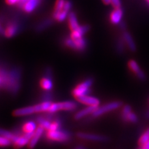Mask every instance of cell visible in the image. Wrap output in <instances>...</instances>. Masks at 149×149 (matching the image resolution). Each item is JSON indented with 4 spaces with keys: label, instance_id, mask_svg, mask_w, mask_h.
<instances>
[{
    "label": "cell",
    "instance_id": "cell-1",
    "mask_svg": "<svg viewBox=\"0 0 149 149\" xmlns=\"http://www.w3.org/2000/svg\"><path fill=\"white\" fill-rule=\"evenodd\" d=\"M52 102L51 101H42L40 103L34 106L19 108L14 111L13 115L16 117H21V116H26L34 113H45V112L47 113Z\"/></svg>",
    "mask_w": 149,
    "mask_h": 149
},
{
    "label": "cell",
    "instance_id": "cell-2",
    "mask_svg": "<svg viewBox=\"0 0 149 149\" xmlns=\"http://www.w3.org/2000/svg\"><path fill=\"white\" fill-rule=\"evenodd\" d=\"M21 70L17 67L9 69L8 85L6 91L12 95H17L21 88Z\"/></svg>",
    "mask_w": 149,
    "mask_h": 149
},
{
    "label": "cell",
    "instance_id": "cell-3",
    "mask_svg": "<svg viewBox=\"0 0 149 149\" xmlns=\"http://www.w3.org/2000/svg\"><path fill=\"white\" fill-rule=\"evenodd\" d=\"M22 29V24L17 18H12L6 22L4 29V36L11 38L19 33Z\"/></svg>",
    "mask_w": 149,
    "mask_h": 149
},
{
    "label": "cell",
    "instance_id": "cell-4",
    "mask_svg": "<svg viewBox=\"0 0 149 149\" xmlns=\"http://www.w3.org/2000/svg\"><path fill=\"white\" fill-rule=\"evenodd\" d=\"M78 108V104L73 101L52 102L47 113L54 114L59 111H73Z\"/></svg>",
    "mask_w": 149,
    "mask_h": 149
},
{
    "label": "cell",
    "instance_id": "cell-5",
    "mask_svg": "<svg viewBox=\"0 0 149 149\" xmlns=\"http://www.w3.org/2000/svg\"><path fill=\"white\" fill-rule=\"evenodd\" d=\"M46 137L50 141L64 143L68 142L71 139V134L67 130L60 128L57 130L48 131Z\"/></svg>",
    "mask_w": 149,
    "mask_h": 149
},
{
    "label": "cell",
    "instance_id": "cell-6",
    "mask_svg": "<svg viewBox=\"0 0 149 149\" xmlns=\"http://www.w3.org/2000/svg\"><path fill=\"white\" fill-rule=\"evenodd\" d=\"M93 83V79L92 78H88L86 80L79 83L74 87L72 91L73 96L78 98L79 97L88 95L90 93V88Z\"/></svg>",
    "mask_w": 149,
    "mask_h": 149
},
{
    "label": "cell",
    "instance_id": "cell-7",
    "mask_svg": "<svg viewBox=\"0 0 149 149\" xmlns=\"http://www.w3.org/2000/svg\"><path fill=\"white\" fill-rule=\"evenodd\" d=\"M121 105H122V102L120 101L110 102L105 105L97 107L96 109L94 111V113L92 114V116L94 118H98L107 113L118 109L119 107L121 106Z\"/></svg>",
    "mask_w": 149,
    "mask_h": 149
},
{
    "label": "cell",
    "instance_id": "cell-8",
    "mask_svg": "<svg viewBox=\"0 0 149 149\" xmlns=\"http://www.w3.org/2000/svg\"><path fill=\"white\" fill-rule=\"evenodd\" d=\"M52 78V70L50 67L46 68L45 70L44 76L41 78L40 81V85L41 88L46 91H50V90H52L54 87Z\"/></svg>",
    "mask_w": 149,
    "mask_h": 149
},
{
    "label": "cell",
    "instance_id": "cell-9",
    "mask_svg": "<svg viewBox=\"0 0 149 149\" xmlns=\"http://www.w3.org/2000/svg\"><path fill=\"white\" fill-rule=\"evenodd\" d=\"M43 0H28L22 4L19 9L26 14H31L38 9Z\"/></svg>",
    "mask_w": 149,
    "mask_h": 149
},
{
    "label": "cell",
    "instance_id": "cell-10",
    "mask_svg": "<svg viewBox=\"0 0 149 149\" xmlns=\"http://www.w3.org/2000/svg\"><path fill=\"white\" fill-rule=\"evenodd\" d=\"M77 136L79 139L86 140V141H90L93 142H106V141H108V138L106 137L94 134L78 132L77 134Z\"/></svg>",
    "mask_w": 149,
    "mask_h": 149
},
{
    "label": "cell",
    "instance_id": "cell-11",
    "mask_svg": "<svg viewBox=\"0 0 149 149\" xmlns=\"http://www.w3.org/2000/svg\"><path fill=\"white\" fill-rule=\"evenodd\" d=\"M78 101L82 104H84L87 106H95V107H98L100 104V101L99 99H97V97H94V96H88V95H85V96H83L81 97H79L78 98H77Z\"/></svg>",
    "mask_w": 149,
    "mask_h": 149
},
{
    "label": "cell",
    "instance_id": "cell-12",
    "mask_svg": "<svg viewBox=\"0 0 149 149\" xmlns=\"http://www.w3.org/2000/svg\"><path fill=\"white\" fill-rule=\"evenodd\" d=\"M128 66L129 68L134 73H136V75L139 79H140V80L142 81L146 80V77L145 73L143 72L141 68L139 66L138 63L135 61V60H130V61L128 62Z\"/></svg>",
    "mask_w": 149,
    "mask_h": 149
},
{
    "label": "cell",
    "instance_id": "cell-13",
    "mask_svg": "<svg viewBox=\"0 0 149 149\" xmlns=\"http://www.w3.org/2000/svg\"><path fill=\"white\" fill-rule=\"evenodd\" d=\"M44 130L45 129L42 127L40 126V125L37 127L36 130L34 132L33 137H32L29 144L27 145L28 148L30 149H33L36 146L37 143H38L39 141V139L42 136V135L44 132Z\"/></svg>",
    "mask_w": 149,
    "mask_h": 149
},
{
    "label": "cell",
    "instance_id": "cell-14",
    "mask_svg": "<svg viewBox=\"0 0 149 149\" xmlns=\"http://www.w3.org/2000/svg\"><path fill=\"white\" fill-rule=\"evenodd\" d=\"M123 17V11L120 8H115L114 10L111 13L110 21L113 24H119L122 21Z\"/></svg>",
    "mask_w": 149,
    "mask_h": 149
},
{
    "label": "cell",
    "instance_id": "cell-15",
    "mask_svg": "<svg viewBox=\"0 0 149 149\" xmlns=\"http://www.w3.org/2000/svg\"><path fill=\"white\" fill-rule=\"evenodd\" d=\"M54 19L52 18H45L44 19L40 21L35 26V31L37 32H40L47 29L50 26H52L54 23Z\"/></svg>",
    "mask_w": 149,
    "mask_h": 149
},
{
    "label": "cell",
    "instance_id": "cell-16",
    "mask_svg": "<svg viewBox=\"0 0 149 149\" xmlns=\"http://www.w3.org/2000/svg\"><path fill=\"white\" fill-rule=\"evenodd\" d=\"M68 26L70 30L73 31L77 29L80 25L79 24L76 13L74 11H70L68 16Z\"/></svg>",
    "mask_w": 149,
    "mask_h": 149
},
{
    "label": "cell",
    "instance_id": "cell-17",
    "mask_svg": "<svg viewBox=\"0 0 149 149\" xmlns=\"http://www.w3.org/2000/svg\"><path fill=\"white\" fill-rule=\"evenodd\" d=\"M30 139L26 137L24 134L17 136L16 138L12 142L14 147L16 148H20L29 144Z\"/></svg>",
    "mask_w": 149,
    "mask_h": 149
},
{
    "label": "cell",
    "instance_id": "cell-18",
    "mask_svg": "<svg viewBox=\"0 0 149 149\" xmlns=\"http://www.w3.org/2000/svg\"><path fill=\"white\" fill-rule=\"evenodd\" d=\"M97 107L95 106H88L86 108H84L80 111H78L74 116V118L75 120H80L83 118L86 117L89 114H93L94 111L96 109Z\"/></svg>",
    "mask_w": 149,
    "mask_h": 149
},
{
    "label": "cell",
    "instance_id": "cell-19",
    "mask_svg": "<svg viewBox=\"0 0 149 149\" xmlns=\"http://www.w3.org/2000/svg\"><path fill=\"white\" fill-rule=\"evenodd\" d=\"M123 38L125 42V44L127 45V47L132 52H134L136 49V45L132 38V36L128 32H124Z\"/></svg>",
    "mask_w": 149,
    "mask_h": 149
},
{
    "label": "cell",
    "instance_id": "cell-20",
    "mask_svg": "<svg viewBox=\"0 0 149 149\" xmlns=\"http://www.w3.org/2000/svg\"><path fill=\"white\" fill-rule=\"evenodd\" d=\"M37 124L32 120H29L22 125V131L24 133H32L34 132L37 129Z\"/></svg>",
    "mask_w": 149,
    "mask_h": 149
},
{
    "label": "cell",
    "instance_id": "cell-21",
    "mask_svg": "<svg viewBox=\"0 0 149 149\" xmlns=\"http://www.w3.org/2000/svg\"><path fill=\"white\" fill-rule=\"evenodd\" d=\"M37 122L39 124V125L42 127L45 130H48V131L50 130L52 122H50V119H47L42 117H39L37 118Z\"/></svg>",
    "mask_w": 149,
    "mask_h": 149
},
{
    "label": "cell",
    "instance_id": "cell-22",
    "mask_svg": "<svg viewBox=\"0 0 149 149\" xmlns=\"http://www.w3.org/2000/svg\"><path fill=\"white\" fill-rule=\"evenodd\" d=\"M62 44L65 46V47L75 51V45H74V42L71 38L70 36L63 37L62 39Z\"/></svg>",
    "mask_w": 149,
    "mask_h": 149
},
{
    "label": "cell",
    "instance_id": "cell-23",
    "mask_svg": "<svg viewBox=\"0 0 149 149\" xmlns=\"http://www.w3.org/2000/svg\"><path fill=\"white\" fill-rule=\"evenodd\" d=\"M65 1H66V0H56L54 9L52 12V17L55 16L56 15H57L58 13H60L62 10Z\"/></svg>",
    "mask_w": 149,
    "mask_h": 149
},
{
    "label": "cell",
    "instance_id": "cell-24",
    "mask_svg": "<svg viewBox=\"0 0 149 149\" xmlns=\"http://www.w3.org/2000/svg\"><path fill=\"white\" fill-rule=\"evenodd\" d=\"M0 136L9 139L13 142V141L16 138L18 135H16L13 132L9 131L8 130L0 128Z\"/></svg>",
    "mask_w": 149,
    "mask_h": 149
},
{
    "label": "cell",
    "instance_id": "cell-25",
    "mask_svg": "<svg viewBox=\"0 0 149 149\" xmlns=\"http://www.w3.org/2000/svg\"><path fill=\"white\" fill-rule=\"evenodd\" d=\"M149 141V128L146 130V131L144 132L141 137H140L139 143L141 147L145 145V144Z\"/></svg>",
    "mask_w": 149,
    "mask_h": 149
},
{
    "label": "cell",
    "instance_id": "cell-26",
    "mask_svg": "<svg viewBox=\"0 0 149 149\" xmlns=\"http://www.w3.org/2000/svg\"><path fill=\"white\" fill-rule=\"evenodd\" d=\"M125 121H129L132 123H136L138 121V118L137 115L132 113V112H130V113L125 116L124 118H123Z\"/></svg>",
    "mask_w": 149,
    "mask_h": 149
},
{
    "label": "cell",
    "instance_id": "cell-27",
    "mask_svg": "<svg viewBox=\"0 0 149 149\" xmlns=\"http://www.w3.org/2000/svg\"><path fill=\"white\" fill-rule=\"evenodd\" d=\"M12 144V142L10 140L0 136V147H8Z\"/></svg>",
    "mask_w": 149,
    "mask_h": 149
},
{
    "label": "cell",
    "instance_id": "cell-28",
    "mask_svg": "<svg viewBox=\"0 0 149 149\" xmlns=\"http://www.w3.org/2000/svg\"><path fill=\"white\" fill-rule=\"evenodd\" d=\"M125 47V42L123 39V38L120 39L117 42V45H116V49L118 53L121 54L124 52Z\"/></svg>",
    "mask_w": 149,
    "mask_h": 149
},
{
    "label": "cell",
    "instance_id": "cell-29",
    "mask_svg": "<svg viewBox=\"0 0 149 149\" xmlns=\"http://www.w3.org/2000/svg\"><path fill=\"white\" fill-rule=\"evenodd\" d=\"M72 6H73V4L70 0H66V1H65L63 9L70 13V11H71V9H72Z\"/></svg>",
    "mask_w": 149,
    "mask_h": 149
},
{
    "label": "cell",
    "instance_id": "cell-30",
    "mask_svg": "<svg viewBox=\"0 0 149 149\" xmlns=\"http://www.w3.org/2000/svg\"><path fill=\"white\" fill-rule=\"evenodd\" d=\"M52 94L50 91H47L42 96V101H51L52 100Z\"/></svg>",
    "mask_w": 149,
    "mask_h": 149
},
{
    "label": "cell",
    "instance_id": "cell-31",
    "mask_svg": "<svg viewBox=\"0 0 149 149\" xmlns=\"http://www.w3.org/2000/svg\"><path fill=\"white\" fill-rule=\"evenodd\" d=\"M131 108H130V106L129 105H125L124 108L123 109V112H122V117L123 118H124L125 116L127 114H128L130 112H131Z\"/></svg>",
    "mask_w": 149,
    "mask_h": 149
},
{
    "label": "cell",
    "instance_id": "cell-32",
    "mask_svg": "<svg viewBox=\"0 0 149 149\" xmlns=\"http://www.w3.org/2000/svg\"><path fill=\"white\" fill-rule=\"evenodd\" d=\"M111 3L113 4L114 8H120V0H110Z\"/></svg>",
    "mask_w": 149,
    "mask_h": 149
},
{
    "label": "cell",
    "instance_id": "cell-33",
    "mask_svg": "<svg viewBox=\"0 0 149 149\" xmlns=\"http://www.w3.org/2000/svg\"><path fill=\"white\" fill-rule=\"evenodd\" d=\"M28 1V0H21V1H19V3L17 5H16V8H17V9H19V8H21V6H22V4L24 3L25 1Z\"/></svg>",
    "mask_w": 149,
    "mask_h": 149
},
{
    "label": "cell",
    "instance_id": "cell-34",
    "mask_svg": "<svg viewBox=\"0 0 149 149\" xmlns=\"http://www.w3.org/2000/svg\"><path fill=\"white\" fill-rule=\"evenodd\" d=\"M141 149H149V141L145 144V145L142 146Z\"/></svg>",
    "mask_w": 149,
    "mask_h": 149
},
{
    "label": "cell",
    "instance_id": "cell-35",
    "mask_svg": "<svg viewBox=\"0 0 149 149\" xmlns=\"http://www.w3.org/2000/svg\"><path fill=\"white\" fill-rule=\"evenodd\" d=\"M102 1H103L104 3L106 4H109V3H111L110 0H102Z\"/></svg>",
    "mask_w": 149,
    "mask_h": 149
},
{
    "label": "cell",
    "instance_id": "cell-36",
    "mask_svg": "<svg viewBox=\"0 0 149 149\" xmlns=\"http://www.w3.org/2000/svg\"><path fill=\"white\" fill-rule=\"evenodd\" d=\"M146 117L147 119H149V110L146 113Z\"/></svg>",
    "mask_w": 149,
    "mask_h": 149
},
{
    "label": "cell",
    "instance_id": "cell-37",
    "mask_svg": "<svg viewBox=\"0 0 149 149\" xmlns=\"http://www.w3.org/2000/svg\"><path fill=\"white\" fill-rule=\"evenodd\" d=\"M74 149H83V147H81V146H78V147H77V148H75Z\"/></svg>",
    "mask_w": 149,
    "mask_h": 149
},
{
    "label": "cell",
    "instance_id": "cell-38",
    "mask_svg": "<svg viewBox=\"0 0 149 149\" xmlns=\"http://www.w3.org/2000/svg\"><path fill=\"white\" fill-rule=\"evenodd\" d=\"M1 86V78H0V87Z\"/></svg>",
    "mask_w": 149,
    "mask_h": 149
},
{
    "label": "cell",
    "instance_id": "cell-39",
    "mask_svg": "<svg viewBox=\"0 0 149 149\" xmlns=\"http://www.w3.org/2000/svg\"><path fill=\"white\" fill-rule=\"evenodd\" d=\"M146 2L148 3V5H149V0H146Z\"/></svg>",
    "mask_w": 149,
    "mask_h": 149
}]
</instances>
